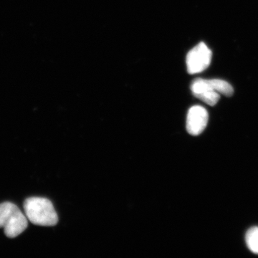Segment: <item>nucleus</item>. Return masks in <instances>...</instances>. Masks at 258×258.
Masks as SVG:
<instances>
[{
	"label": "nucleus",
	"mask_w": 258,
	"mask_h": 258,
	"mask_svg": "<svg viewBox=\"0 0 258 258\" xmlns=\"http://www.w3.org/2000/svg\"><path fill=\"white\" fill-rule=\"evenodd\" d=\"M25 216L34 225L52 227L58 222V217L50 200L45 198H31L24 203Z\"/></svg>",
	"instance_id": "obj_1"
},
{
	"label": "nucleus",
	"mask_w": 258,
	"mask_h": 258,
	"mask_svg": "<svg viewBox=\"0 0 258 258\" xmlns=\"http://www.w3.org/2000/svg\"><path fill=\"white\" fill-rule=\"evenodd\" d=\"M212 52L204 42L194 47L186 55V69L189 74H197L208 69L211 63Z\"/></svg>",
	"instance_id": "obj_3"
},
{
	"label": "nucleus",
	"mask_w": 258,
	"mask_h": 258,
	"mask_svg": "<svg viewBox=\"0 0 258 258\" xmlns=\"http://www.w3.org/2000/svg\"><path fill=\"white\" fill-rule=\"evenodd\" d=\"M210 82L213 89L220 94L227 97H230L233 95V88L227 81L220 79H210Z\"/></svg>",
	"instance_id": "obj_6"
},
{
	"label": "nucleus",
	"mask_w": 258,
	"mask_h": 258,
	"mask_svg": "<svg viewBox=\"0 0 258 258\" xmlns=\"http://www.w3.org/2000/svg\"><path fill=\"white\" fill-rule=\"evenodd\" d=\"M208 112L204 107L195 106L189 108L186 117V131L191 136H199L206 128Z\"/></svg>",
	"instance_id": "obj_4"
},
{
	"label": "nucleus",
	"mask_w": 258,
	"mask_h": 258,
	"mask_svg": "<svg viewBox=\"0 0 258 258\" xmlns=\"http://www.w3.org/2000/svg\"><path fill=\"white\" fill-rule=\"evenodd\" d=\"M245 241L249 250L258 254V227L249 229L246 233Z\"/></svg>",
	"instance_id": "obj_7"
},
{
	"label": "nucleus",
	"mask_w": 258,
	"mask_h": 258,
	"mask_svg": "<svg viewBox=\"0 0 258 258\" xmlns=\"http://www.w3.org/2000/svg\"><path fill=\"white\" fill-rule=\"evenodd\" d=\"M28 225V218L14 204L0 205V228H4L7 237H18L26 230Z\"/></svg>",
	"instance_id": "obj_2"
},
{
	"label": "nucleus",
	"mask_w": 258,
	"mask_h": 258,
	"mask_svg": "<svg viewBox=\"0 0 258 258\" xmlns=\"http://www.w3.org/2000/svg\"><path fill=\"white\" fill-rule=\"evenodd\" d=\"M191 91L197 98L209 106H215L220 98V93L213 89L210 80H194L191 84Z\"/></svg>",
	"instance_id": "obj_5"
}]
</instances>
